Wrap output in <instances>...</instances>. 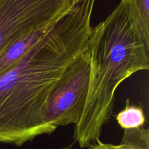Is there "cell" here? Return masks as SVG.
Here are the masks:
<instances>
[{
	"label": "cell",
	"instance_id": "1",
	"mask_svg": "<svg viewBox=\"0 0 149 149\" xmlns=\"http://www.w3.org/2000/svg\"><path fill=\"white\" fill-rule=\"evenodd\" d=\"M95 0H80L0 76V143L20 146L53 131L42 118L47 99L65 69L84 51Z\"/></svg>",
	"mask_w": 149,
	"mask_h": 149
},
{
	"label": "cell",
	"instance_id": "11",
	"mask_svg": "<svg viewBox=\"0 0 149 149\" xmlns=\"http://www.w3.org/2000/svg\"><path fill=\"white\" fill-rule=\"evenodd\" d=\"M70 1H71L72 2H74V4H77V3H78L80 0H70Z\"/></svg>",
	"mask_w": 149,
	"mask_h": 149
},
{
	"label": "cell",
	"instance_id": "9",
	"mask_svg": "<svg viewBox=\"0 0 149 149\" xmlns=\"http://www.w3.org/2000/svg\"><path fill=\"white\" fill-rule=\"evenodd\" d=\"M89 149H127L122 145H113L109 143H103L101 141H98L95 144L93 145Z\"/></svg>",
	"mask_w": 149,
	"mask_h": 149
},
{
	"label": "cell",
	"instance_id": "2",
	"mask_svg": "<svg viewBox=\"0 0 149 149\" xmlns=\"http://www.w3.org/2000/svg\"><path fill=\"white\" fill-rule=\"evenodd\" d=\"M87 51L88 93L74 135L81 148H89L100 141L103 127L113 113L119 85L134 73L149 69V47L134 30L126 0H122L104 20L92 29Z\"/></svg>",
	"mask_w": 149,
	"mask_h": 149
},
{
	"label": "cell",
	"instance_id": "3",
	"mask_svg": "<svg viewBox=\"0 0 149 149\" xmlns=\"http://www.w3.org/2000/svg\"><path fill=\"white\" fill-rule=\"evenodd\" d=\"M90 82V58L87 49L65 70L51 90L42 118L52 131L79 121Z\"/></svg>",
	"mask_w": 149,
	"mask_h": 149
},
{
	"label": "cell",
	"instance_id": "4",
	"mask_svg": "<svg viewBox=\"0 0 149 149\" xmlns=\"http://www.w3.org/2000/svg\"><path fill=\"white\" fill-rule=\"evenodd\" d=\"M76 4L70 0H0V53L31 32L55 23Z\"/></svg>",
	"mask_w": 149,
	"mask_h": 149
},
{
	"label": "cell",
	"instance_id": "10",
	"mask_svg": "<svg viewBox=\"0 0 149 149\" xmlns=\"http://www.w3.org/2000/svg\"><path fill=\"white\" fill-rule=\"evenodd\" d=\"M72 146H73V144H71L70 145L66 146V147H64V148H59V149H71Z\"/></svg>",
	"mask_w": 149,
	"mask_h": 149
},
{
	"label": "cell",
	"instance_id": "6",
	"mask_svg": "<svg viewBox=\"0 0 149 149\" xmlns=\"http://www.w3.org/2000/svg\"><path fill=\"white\" fill-rule=\"evenodd\" d=\"M133 29L141 41L149 47V0H126Z\"/></svg>",
	"mask_w": 149,
	"mask_h": 149
},
{
	"label": "cell",
	"instance_id": "7",
	"mask_svg": "<svg viewBox=\"0 0 149 149\" xmlns=\"http://www.w3.org/2000/svg\"><path fill=\"white\" fill-rule=\"evenodd\" d=\"M116 119L124 129L140 128L143 127L146 121L142 107L132 105L129 99H127L125 108L116 115Z\"/></svg>",
	"mask_w": 149,
	"mask_h": 149
},
{
	"label": "cell",
	"instance_id": "5",
	"mask_svg": "<svg viewBox=\"0 0 149 149\" xmlns=\"http://www.w3.org/2000/svg\"><path fill=\"white\" fill-rule=\"evenodd\" d=\"M51 26L52 25L31 32L4 48L0 53V76L17 64Z\"/></svg>",
	"mask_w": 149,
	"mask_h": 149
},
{
	"label": "cell",
	"instance_id": "8",
	"mask_svg": "<svg viewBox=\"0 0 149 149\" xmlns=\"http://www.w3.org/2000/svg\"><path fill=\"white\" fill-rule=\"evenodd\" d=\"M121 145L127 149H149V130L143 127L125 129Z\"/></svg>",
	"mask_w": 149,
	"mask_h": 149
}]
</instances>
